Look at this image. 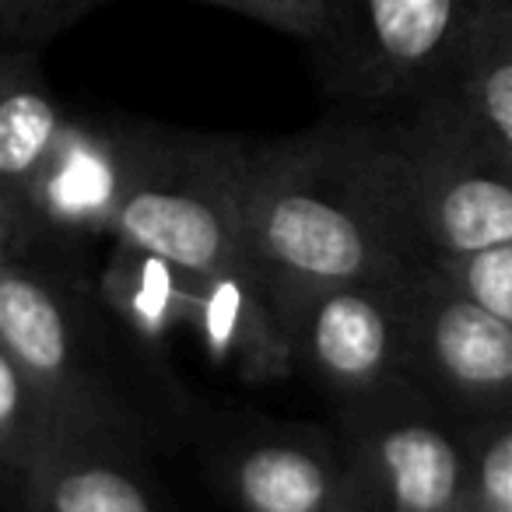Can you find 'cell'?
<instances>
[{
	"instance_id": "20",
	"label": "cell",
	"mask_w": 512,
	"mask_h": 512,
	"mask_svg": "<svg viewBox=\"0 0 512 512\" xmlns=\"http://www.w3.org/2000/svg\"><path fill=\"white\" fill-rule=\"evenodd\" d=\"M0 253L25 260L29 256V232H25V218L18 211V200L8 186L0 183Z\"/></svg>"
},
{
	"instance_id": "5",
	"label": "cell",
	"mask_w": 512,
	"mask_h": 512,
	"mask_svg": "<svg viewBox=\"0 0 512 512\" xmlns=\"http://www.w3.org/2000/svg\"><path fill=\"white\" fill-rule=\"evenodd\" d=\"M341 404L337 442L362 512H460L467 446L453 414L407 379Z\"/></svg>"
},
{
	"instance_id": "21",
	"label": "cell",
	"mask_w": 512,
	"mask_h": 512,
	"mask_svg": "<svg viewBox=\"0 0 512 512\" xmlns=\"http://www.w3.org/2000/svg\"><path fill=\"white\" fill-rule=\"evenodd\" d=\"M22 512H32V509H22Z\"/></svg>"
},
{
	"instance_id": "7",
	"label": "cell",
	"mask_w": 512,
	"mask_h": 512,
	"mask_svg": "<svg viewBox=\"0 0 512 512\" xmlns=\"http://www.w3.org/2000/svg\"><path fill=\"white\" fill-rule=\"evenodd\" d=\"M144 127L71 120L53 141L36 176L15 193L36 264L67 267V253L109 235L123 190L141 155Z\"/></svg>"
},
{
	"instance_id": "19",
	"label": "cell",
	"mask_w": 512,
	"mask_h": 512,
	"mask_svg": "<svg viewBox=\"0 0 512 512\" xmlns=\"http://www.w3.org/2000/svg\"><path fill=\"white\" fill-rule=\"evenodd\" d=\"M197 4H211L221 11H235L242 18L278 29L285 36L306 39V43H320L327 32L330 0H197Z\"/></svg>"
},
{
	"instance_id": "15",
	"label": "cell",
	"mask_w": 512,
	"mask_h": 512,
	"mask_svg": "<svg viewBox=\"0 0 512 512\" xmlns=\"http://www.w3.org/2000/svg\"><path fill=\"white\" fill-rule=\"evenodd\" d=\"M71 432L85 428L74 425L0 344V474L15 481L60 435Z\"/></svg>"
},
{
	"instance_id": "12",
	"label": "cell",
	"mask_w": 512,
	"mask_h": 512,
	"mask_svg": "<svg viewBox=\"0 0 512 512\" xmlns=\"http://www.w3.org/2000/svg\"><path fill=\"white\" fill-rule=\"evenodd\" d=\"M11 488L32 512H155L134 453L85 432L60 435Z\"/></svg>"
},
{
	"instance_id": "18",
	"label": "cell",
	"mask_w": 512,
	"mask_h": 512,
	"mask_svg": "<svg viewBox=\"0 0 512 512\" xmlns=\"http://www.w3.org/2000/svg\"><path fill=\"white\" fill-rule=\"evenodd\" d=\"M106 0H0V43L39 50Z\"/></svg>"
},
{
	"instance_id": "16",
	"label": "cell",
	"mask_w": 512,
	"mask_h": 512,
	"mask_svg": "<svg viewBox=\"0 0 512 512\" xmlns=\"http://www.w3.org/2000/svg\"><path fill=\"white\" fill-rule=\"evenodd\" d=\"M467 446L460 512H512V411L460 421Z\"/></svg>"
},
{
	"instance_id": "17",
	"label": "cell",
	"mask_w": 512,
	"mask_h": 512,
	"mask_svg": "<svg viewBox=\"0 0 512 512\" xmlns=\"http://www.w3.org/2000/svg\"><path fill=\"white\" fill-rule=\"evenodd\" d=\"M418 264L495 320L512 323V239L474 249L428 253Z\"/></svg>"
},
{
	"instance_id": "14",
	"label": "cell",
	"mask_w": 512,
	"mask_h": 512,
	"mask_svg": "<svg viewBox=\"0 0 512 512\" xmlns=\"http://www.w3.org/2000/svg\"><path fill=\"white\" fill-rule=\"evenodd\" d=\"M183 267L165 264L127 242H116L109 264L92 281L95 299L127 330L134 341L151 351H165L169 337L179 330V285Z\"/></svg>"
},
{
	"instance_id": "3",
	"label": "cell",
	"mask_w": 512,
	"mask_h": 512,
	"mask_svg": "<svg viewBox=\"0 0 512 512\" xmlns=\"http://www.w3.org/2000/svg\"><path fill=\"white\" fill-rule=\"evenodd\" d=\"M246 144L239 137L144 127L109 239L193 274L249 267L242 246Z\"/></svg>"
},
{
	"instance_id": "2",
	"label": "cell",
	"mask_w": 512,
	"mask_h": 512,
	"mask_svg": "<svg viewBox=\"0 0 512 512\" xmlns=\"http://www.w3.org/2000/svg\"><path fill=\"white\" fill-rule=\"evenodd\" d=\"M242 246L281 313L316 288L390 281L404 271L327 183L313 127L246 144Z\"/></svg>"
},
{
	"instance_id": "8",
	"label": "cell",
	"mask_w": 512,
	"mask_h": 512,
	"mask_svg": "<svg viewBox=\"0 0 512 512\" xmlns=\"http://www.w3.org/2000/svg\"><path fill=\"white\" fill-rule=\"evenodd\" d=\"M292 365L355 400L404 383V327L390 281H348L295 299L285 309Z\"/></svg>"
},
{
	"instance_id": "11",
	"label": "cell",
	"mask_w": 512,
	"mask_h": 512,
	"mask_svg": "<svg viewBox=\"0 0 512 512\" xmlns=\"http://www.w3.org/2000/svg\"><path fill=\"white\" fill-rule=\"evenodd\" d=\"M425 99H439L495 162L512 169V0L477 4L439 88Z\"/></svg>"
},
{
	"instance_id": "6",
	"label": "cell",
	"mask_w": 512,
	"mask_h": 512,
	"mask_svg": "<svg viewBox=\"0 0 512 512\" xmlns=\"http://www.w3.org/2000/svg\"><path fill=\"white\" fill-rule=\"evenodd\" d=\"M404 379L456 421L512 411V323L456 295L421 264L390 278Z\"/></svg>"
},
{
	"instance_id": "9",
	"label": "cell",
	"mask_w": 512,
	"mask_h": 512,
	"mask_svg": "<svg viewBox=\"0 0 512 512\" xmlns=\"http://www.w3.org/2000/svg\"><path fill=\"white\" fill-rule=\"evenodd\" d=\"M242 512H362L341 442L320 432H253L214 460Z\"/></svg>"
},
{
	"instance_id": "1",
	"label": "cell",
	"mask_w": 512,
	"mask_h": 512,
	"mask_svg": "<svg viewBox=\"0 0 512 512\" xmlns=\"http://www.w3.org/2000/svg\"><path fill=\"white\" fill-rule=\"evenodd\" d=\"M0 344L88 435L148 453L186 411L179 386L95 299L74 267L0 253Z\"/></svg>"
},
{
	"instance_id": "4",
	"label": "cell",
	"mask_w": 512,
	"mask_h": 512,
	"mask_svg": "<svg viewBox=\"0 0 512 512\" xmlns=\"http://www.w3.org/2000/svg\"><path fill=\"white\" fill-rule=\"evenodd\" d=\"M481 0H330L320 74L355 116H397L435 92Z\"/></svg>"
},
{
	"instance_id": "10",
	"label": "cell",
	"mask_w": 512,
	"mask_h": 512,
	"mask_svg": "<svg viewBox=\"0 0 512 512\" xmlns=\"http://www.w3.org/2000/svg\"><path fill=\"white\" fill-rule=\"evenodd\" d=\"M179 330H190L218 365L253 383L295 372L288 323L253 267L218 274H183Z\"/></svg>"
},
{
	"instance_id": "13",
	"label": "cell",
	"mask_w": 512,
	"mask_h": 512,
	"mask_svg": "<svg viewBox=\"0 0 512 512\" xmlns=\"http://www.w3.org/2000/svg\"><path fill=\"white\" fill-rule=\"evenodd\" d=\"M67 113L36 64V50L0 43V183L18 193L60 137Z\"/></svg>"
}]
</instances>
